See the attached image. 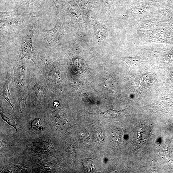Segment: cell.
<instances>
[{
    "label": "cell",
    "mask_w": 173,
    "mask_h": 173,
    "mask_svg": "<svg viewBox=\"0 0 173 173\" xmlns=\"http://www.w3.org/2000/svg\"><path fill=\"white\" fill-rule=\"evenodd\" d=\"M18 7L40 8L45 4L47 0H15Z\"/></svg>",
    "instance_id": "obj_4"
},
{
    "label": "cell",
    "mask_w": 173,
    "mask_h": 173,
    "mask_svg": "<svg viewBox=\"0 0 173 173\" xmlns=\"http://www.w3.org/2000/svg\"><path fill=\"white\" fill-rule=\"evenodd\" d=\"M84 169L87 172L97 173L96 168L93 162L91 160H84L82 162Z\"/></svg>",
    "instance_id": "obj_7"
},
{
    "label": "cell",
    "mask_w": 173,
    "mask_h": 173,
    "mask_svg": "<svg viewBox=\"0 0 173 173\" xmlns=\"http://www.w3.org/2000/svg\"><path fill=\"white\" fill-rule=\"evenodd\" d=\"M41 120L40 119H37L32 123V126L35 129H37L41 125Z\"/></svg>",
    "instance_id": "obj_8"
},
{
    "label": "cell",
    "mask_w": 173,
    "mask_h": 173,
    "mask_svg": "<svg viewBox=\"0 0 173 173\" xmlns=\"http://www.w3.org/2000/svg\"><path fill=\"white\" fill-rule=\"evenodd\" d=\"M121 59L128 65L130 72L143 64L146 61L144 57L142 55L134 57H123L121 58Z\"/></svg>",
    "instance_id": "obj_3"
},
{
    "label": "cell",
    "mask_w": 173,
    "mask_h": 173,
    "mask_svg": "<svg viewBox=\"0 0 173 173\" xmlns=\"http://www.w3.org/2000/svg\"><path fill=\"white\" fill-rule=\"evenodd\" d=\"M62 32L61 27L58 25L55 26L50 30L44 31L43 39L47 43H52L58 40L61 36Z\"/></svg>",
    "instance_id": "obj_2"
},
{
    "label": "cell",
    "mask_w": 173,
    "mask_h": 173,
    "mask_svg": "<svg viewBox=\"0 0 173 173\" xmlns=\"http://www.w3.org/2000/svg\"><path fill=\"white\" fill-rule=\"evenodd\" d=\"M9 81H6V83L2 85L1 88V95L2 98L3 99H6L11 106L13 110H14L13 105L10 103L11 96L9 92L8 88Z\"/></svg>",
    "instance_id": "obj_6"
},
{
    "label": "cell",
    "mask_w": 173,
    "mask_h": 173,
    "mask_svg": "<svg viewBox=\"0 0 173 173\" xmlns=\"http://www.w3.org/2000/svg\"><path fill=\"white\" fill-rule=\"evenodd\" d=\"M127 108L124 109L116 111L110 108L106 112L97 113L98 114L105 118H117L121 117L124 115L125 112L127 110Z\"/></svg>",
    "instance_id": "obj_5"
},
{
    "label": "cell",
    "mask_w": 173,
    "mask_h": 173,
    "mask_svg": "<svg viewBox=\"0 0 173 173\" xmlns=\"http://www.w3.org/2000/svg\"><path fill=\"white\" fill-rule=\"evenodd\" d=\"M36 28L35 23L29 26L22 38L20 43V52L22 59H30L35 63L37 61L33 44L32 39Z\"/></svg>",
    "instance_id": "obj_1"
}]
</instances>
